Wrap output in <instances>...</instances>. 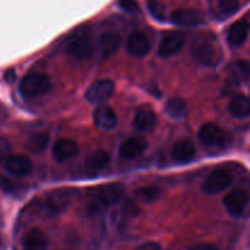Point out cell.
<instances>
[{
  "label": "cell",
  "mask_w": 250,
  "mask_h": 250,
  "mask_svg": "<svg viewBox=\"0 0 250 250\" xmlns=\"http://www.w3.org/2000/svg\"><path fill=\"white\" fill-rule=\"evenodd\" d=\"M198 138L207 146H221L226 142V134L215 124H205L198 132Z\"/></svg>",
  "instance_id": "11"
},
{
  "label": "cell",
  "mask_w": 250,
  "mask_h": 250,
  "mask_svg": "<svg viewBox=\"0 0 250 250\" xmlns=\"http://www.w3.org/2000/svg\"><path fill=\"white\" fill-rule=\"evenodd\" d=\"M190 53L197 61L205 66H217L222 60L219 44L211 37H199L193 42Z\"/></svg>",
  "instance_id": "4"
},
{
  "label": "cell",
  "mask_w": 250,
  "mask_h": 250,
  "mask_svg": "<svg viewBox=\"0 0 250 250\" xmlns=\"http://www.w3.org/2000/svg\"><path fill=\"white\" fill-rule=\"evenodd\" d=\"M20 188H21V186L19 183H15L14 181L0 175V189L2 192L7 193V194H16L20 192Z\"/></svg>",
  "instance_id": "29"
},
{
  "label": "cell",
  "mask_w": 250,
  "mask_h": 250,
  "mask_svg": "<svg viewBox=\"0 0 250 250\" xmlns=\"http://www.w3.org/2000/svg\"><path fill=\"white\" fill-rule=\"evenodd\" d=\"M189 250H219L216 246L210 243H200V244H195L194 247H192Z\"/></svg>",
  "instance_id": "33"
},
{
  "label": "cell",
  "mask_w": 250,
  "mask_h": 250,
  "mask_svg": "<svg viewBox=\"0 0 250 250\" xmlns=\"http://www.w3.org/2000/svg\"><path fill=\"white\" fill-rule=\"evenodd\" d=\"M110 155L104 150H97L90 154L85 160V167L92 172L102 171L109 165Z\"/></svg>",
  "instance_id": "24"
},
{
  "label": "cell",
  "mask_w": 250,
  "mask_h": 250,
  "mask_svg": "<svg viewBox=\"0 0 250 250\" xmlns=\"http://www.w3.org/2000/svg\"><path fill=\"white\" fill-rule=\"evenodd\" d=\"M249 203V195L243 189H234L224 198V205L226 208L227 212L231 216L239 217L243 216L247 207Z\"/></svg>",
  "instance_id": "7"
},
{
  "label": "cell",
  "mask_w": 250,
  "mask_h": 250,
  "mask_svg": "<svg viewBox=\"0 0 250 250\" xmlns=\"http://www.w3.org/2000/svg\"><path fill=\"white\" fill-rule=\"evenodd\" d=\"M146 142L142 137H132L126 139L120 146V156L125 160H134L146 151Z\"/></svg>",
  "instance_id": "15"
},
{
  "label": "cell",
  "mask_w": 250,
  "mask_h": 250,
  "mask_svg": "<svg viewBox=\"0 0 250 250\" xmlns=\"http://www.w3.org/2000/svg\"><path fill=\"white\" fill-rule=\"evenodd\" d=\"M151 49V43L143 32H133L127 41V50L136 58H144Z\"/></svg>",
  "instance_id": "14"
},
{
  "label": "cell",
  "mask_w": 250,
  "mask_h": 250,
  "mask_svg": "<svg viewBox=\"0 0 250 250\" xmlns=\"http://www.w3.org/2000/svg\"><path fill=\"white\" fill-rule=\"evenodd\" d=\"M249 33V23L246 19L236 21L227 32V43L233 48H239L247 42Z\"/></svg>",
  "instance_id": "16"
},
{
  "label": "cell",
  "mask_w": 250,
  "mask_h": 250,
  "mask_svg": "<svg viewBox=\"0 0 250 250\" xmlns=\"http://www.w3.org/2000/svg\"><path fill=\"white\" fill-rule=\"evenodd\" d=\"M71 197L66 190H53L37 200V214L43 219H53L65 211L70 205Z\"/></svg>",
  "instance_id": "3"
},
{
  "label": "cell",
  "mask_w": 250,
  "mask_h": 250,
  "mask_svg": "<svg viewBox=\"0 0 250 250\" xmlns=\"http://www.w3.org/2000/svg\"><path fill=\"white\" fill-rule=\"evenodd\" d=\"M185 44V36L181 32H168L161 39L158 54L161 58H171L176 55Z\"/></svg>",
  "instance_id": "10"
},
{
  "label": "cell",
  "mask_w": 250,
  "mask_h": 250,
  "mask_svg": "<svg viewBox=\"0 0 250 250\" xmlns=\"http://www.w3.org/2000/svg\"><path fill=\"white\" fill-rule=\"evenodd\" d=\"M229 112L236 119H246L250 114V102L244 94H237L229 104Z\"/></svg>",
  "instance_id": "22"
},
{
  "label": "cell",
  "mask_w": 250,
  "mask_h": 250,
  "mask_svg": "<svg viewBox=\"0 0 250 250\" xmlns=\"http://www.w3.org/2000/svg\"><path fill=\"white\" fill-rule=\"evenodd\" d=\"M0 242H1V241H0Z\"/></svg>",
  "instance_id": "34"
},
{
  "label": "cell",
  "mask_w": 250,
  "mask_h": 250,
  "mask_svg": "<svg viewBox=\"0 0 250 250\" xmlns=\"http://www.w3.org/2000/svg\"><path fill=\"white\" fill-rule=\"evenodd\" d=\"M117 5L120 6V9L128 12V14H138L139 12V6L137 0H117Z\"/></svg>",
  "instance_id": "30"
},
{
  "label": "cell",
  "mask_w": 250,
  "mask_h": 250,
  "mask_svg": "<svg viewBox=\"0 0 250 250\" xmlns=\"http://www.w3.org/2000/svg\"><path fill=\"white\" fill-rule=\"evenodd\" d=\"M115 89V84L111 80H100L93 83L85 92V99L92 104L102 105L110 99Z\"/></svg>",
  "instance_id": "8"
},
{
  "label": "cell",
  "mask_w": 250,
  "mask_h": 250,
  "mask_svg": "<svg viewBox=\"0 0 250 250\" xmlns=\"http://www.w3.org/2000/svg\"><path fill=\"white\" fill-rule=\"evenodd\" d=\"M11 155V144L5 137H0V163H4Z\"/></svg>",
  "instance_id": "31"
},
{
  "label": "cell",
  "mask_w": 250,
  "mask_h": 250,
  "mask_svg": "<svg viewBox=\"0 0 250 250\" xmlns=\"http://www.w3.org/2000/svg\"><path fill=\"white\" fill-rule=\"evenodd\" d=\"M49 136L45 133H34L27 139L26 146L29 151L34 154H39L44 151L48 146Z\"/></svg>",
  "instance_id": "25"
},
{
  "label": "cell",
  "mask_w": 250,
  "mask_h": 250,
  "mask_svg": "<svg viewBox=\"0 0 250 250\" xmlns=\"http://www.w3.org/2000/svg\"><path fill=\"white\" fill-rule=\"evenodd\" d=\"M46 247H48V239L41 229H31L22 237L23 250H45Z\"/></svg>",
  "instance_id": "19"
},
{
  "label": "cell",
  "mask_w": 250,
  "mask_h": 250,
  "mask_svg": "<svg viewBox=\"0 0 250 250\" xmlns=\"http://www.w3.org/2000/svg\"><path fill=\"white\" fill-rule=\"evenodd\" d=\"M2 167L10 175L15 177H24L28 176L33 170V163L31 159L24 155H10L2 163Z\"/></svg>",
  "instance_id": "9"
},
{
  "label": "cell",
  "mask_w": 250,
  "mask_h": 250,
  "mask_svg": "<svg viewBox=\"0 0 250 250\" xmlns=\"http://www.w3.org/2000/svg\"><path fill=\"white\" fill-rule=\"evenodd\" d=\"M156 121L158 119L153 110L149 107H142L134 116L133 127L136 131L146 133V132H150L156 126Z\"/></svg>",
  "instance_id": "18"
},
{
  "label": "cell",
  "mask_w": 250,
  "mask_h": 250,
  "mask_svg": "<svg viewBox=\"0 0 250 250\" xmlns=\"http://www.w3.org/2000/svg\"><path fill=\"white\" fill-rule=\"evenodd\" d=\"M93 120L98 128L103 131H111L117 126V115L114 110L106 105H99L93 114Z\"/></svg>",
  "instance_id": "12"
},
{
  "label": "cell",
  "mask_w": 250,
  "mask_h": 250,
  "mask_svg": "<svg viewBox=\"0 0 250 250\" xmlns=\"http://www.w3.org/2000/svg\"><path fill=\"white\" fill-rule=\"evenodd\" d=\"M219 9L226 16L234 15L239 10L238 0H219Z\"/></svg>",
  "instance_id": "28"
},
{
  "label": "cell",
  "mask_w": 250,
  "mask_h": 250,
  "mask_svg": "<svg viewBox=\"0 0 250 250\" xmlns=\"http://www.w3.org/2000/svg\"><path fill=\"white\" fill-rule=\"evenodd\" d=\"M171 21L176 26L194 27L199 26L203 22V16L199 11L193 9H180L172 12Z\"/></svg>",
  "instance_id": "17"
},
{
  "label": "cell",
  "mask_w": 250,
  "mask_h": 250,
  "mask_svg": "<svg viewBox=\"0 0 250 250\" xmlns=\"http://www.w3.org/2000/svg\"><path fill=\"white\" fill-rule=\"evenodd\" d=\"M51 153L56 161L63 163L77 156L80 153V148H78V144L71 139H59L54 143Z\"/></svg>",
  "instance_id": "13"
},
{
  "label": "cell",
  "mask_w": 250,
  "mask_h": 250,
  "mask_svg": "<svg viewBox=\"0 0 250 250\" xmlns=\"http://www.w3.org/2000/svg\"><path fill=\"white\" fill-rule=\"evenodd\" d=\"M172 159L178 164H188L194 159L195 146L190 141H180L173 146L171 151Z\"/></svg>",
  "instance_id": "20"
},
{
  "label": "cell",
  "mask_w": 250,
  "mask_h": 250,
  "mask_svg": "<svg viewBox=\"0 0 250 250\" xmlns=\"http://www.w3.org/2000/svg\"><path fill=\"white\" fill-rule=\"evenodd\" d=\"M136 195L142 203L150 204V203L156 202L161 197V190L160 188L155 187V186H149V187H144L137 190Z\"/></svg>",
  "instance_id": "26"
},
{
  "label": "cell",
  "mask_w": 250,
  "mask_h": 250,
  "mask_svg": "<svg viewBox=\"0 0 250 250\" xmlns=\"http://www.w3.org/2000/svg\"><path fill=\"white\" fill-rule=\"evenodd\" d=\"M233 183V176L229 171L219 168L210 173L203 183V192L208 195H215L224 192Z\"/></svg>",
  "instance_id": "6"
},
{
  "label": "cell",
  "mask_w": 250,
  "mask_h": 250,
  "mask_svg": "<svg viewBox=\"0 0 250 250\" xmlns=\"http://www.w3.org/2000/svg\"><path fill=\"white\" fill-rule=\"evenodd\" d=\"M136 250H161V246L156 242H146L137 247Z\"/></svg>",
  "instance_id": "32"
},
{
  "label": "cell",
  "mask_w": 250,
  "mask_h": 250,
  "mask_svg": "<svg viewBox=\"0 0 250 250\" xmlns=\"http://www.w3.org/2000/svg\"><path fill=\"white\" fill-rule=\"evenodd\" d=\"M65 51L76 59H89L93 55L92 32L88 27H80L65 39Z\"/></svg>",
  "instance_id": "2"
},
{
  "label": "cell",
  "mask_w": 250,
  "mask_h": 250,
  "mask_svg": "<svg viewBox=\"0 0 250 250\" xmlns=\"http://www.w3.org/2000/svg\"><path fill=\"white\" fill-rule=\"evenodd\" d=\"M165 111L171 119L173 120H185L187 116L188 107L185 100L180 97H172L166 102Z\"/></svg>",
  "instance_id": "23"
},
{
  "label": "cell",
  "mask_w": 250,
  "mask_h": 250,
  "mask_svg": "<svg viewBox=\"0 0 250 250\" xmlns=\"http://www.w3.org/2000/svg\"><path fill=\"white\" fill-rule=\"evenodd\" d=\"M122 195H124V188L120 185L110 183L104 187H100L88 203V215L95 216L106 211L109 208L117 204L122 199Z\"/></svg>",
  "instance_id": "1"
},
{
  "label": "cell",
  "mask_w": 250,
  "mask_h": 250,
  "mask_svg": "<svg viewBox=\"0 0 250 250\" xmlns=\"http://www.w3.org/2000/svg\"><path fill=\"white\" fill-rule=\"evenodd\" d=\"M121 37L114 32H106L99 38V50L102 56L109 58L114 55L121 46Z\"/></svg>",
  "instance_id": "21"
},
{
  "label": "cell",
  "mask_w": 250,
  "mask_h": 250,
  "mask_svg": "<svg viewBox=\"0 0 250 250\" xmlns=\"http://www.w3.org/2000/svg\"><path fill=\"white\" fill-rule=\"evenodd\" d=\"M148 10L151 16L158 21H165V7L158 0H149L148 1Z\"/></svg>",
  "instance_id": "27"
},
{
  "label": "cell",
  "mask_w": 250,
  "mask_h": 250,
  "mask_svg": "<svg viewBox=\"0 0 250 250\" xmlns=\"http://www.w3.org/2000/svg\"><path fill=\"white\" fill-rule=\"evenodd\" d=\"M20 93L24 98H38L51 89L50 80L42 73H29L20 82Z\"/></svg>",
  "instance_id": "5"
}]
</instances>
